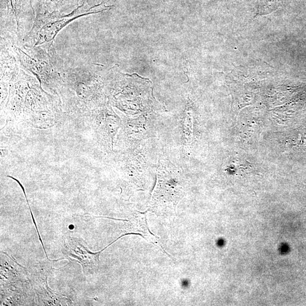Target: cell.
I'll return each mask as SVG.
<instances>
[{"mask_svg":"<svg viewBox=\"0 0 306 306\" xmlns=\"http://www.w3.org/2000/svg\"><path fill=\"white\" fill-rule=\"evenodd\" d=\"M36 77L23 68L10 81L5 112L15 117H49L57 112L59 102L41 88Z\"/></svg>","mask_w":306,"mask_h":306,"instance_id":"cell-1","label":"cell"},{"mask_svg":"<svg viewBox=\"0 0 306 306\" xmlns=\"http://www.w3.org/2000/svg\"><path fill=\"white\" fill-rule=\"evenodd\" d=\"M99 67L95 64L67 66L59 91L65 108L72 112H89L98 106L103 87V71Z\"/></svg>","mask_w":306,"mask_h":306,"instance_id":"cell-2","label":"cell"},{"mask_svg":"<svg viewBox=\"0 0 306 306\" xmlns=\"http://www.w3.org/2000/svg\"><path fill=\"white\" fill-rule=\"evenodd\" d=\"M9 41L21 67L36 77L51 94L59 96L67 66L53 43L34 46Z\"/></svg>","mask_w":306,"mask_h":306,"instance_id":"cell-3","label":"cell"},{"mask_svg":"<svg viewBox=\"0 0 306 306\" xmlns=\"http://www.w3.org/2000/svg\"><path fill=\"white\" fill-rule=\"evenodd\" d=\"M111 7L106 6L104 3L92 7L83 3L68 14L54 12L36 14L33 28L24 39L23 44L38 46L53 43L58 33L74 20L85 15L105 11Z\"/></svg>","mask_w":306,"mask_h":306,"instance_id":"cell-4","label":"cell"},{"mask_svg":"<svg viewBox=\"0 0 306 306\" xmlns=\"http://www.w3.org/2000/svg\"><path fill=\"white\" fill-rule=\"evenodd\" d=\"M1 38L11 43H23L34 24L35 17L24 8V0H3Z\"/></svg>","mask_w":306,"mask_h":306,"instance_id":"cell-5","label":"cell"},{"mask_svg":"<svg viewBox=\"0 0 306 306\" xmlns=\"http://www.w3.org/2000/svg\"><path fill=\"white\" fill-rule=\"evenodd\" d=\"M166 163H161L158 171V183L151 198V208H166L176 212L183 196L182 187L178 172L171 167L168 170Z\"/></svg>","mask_w":306,"mask_h":306,"instance_id":"cell-6","label":"cell"},{"mask_svg":"<svg viewBox=\"0 0 306 306\" xmlns=\"http://www.w3.org/2000/svg\"><path fill=\"white\" fill-rule=\"evenodd\" d=\"M103 250L92 252L80 239L68 236L64 241L62 252L68 258H71L80 263L84 274L89 276L98 271L99 256Z\"/></svg>","mask_w":306,"mask_h":306,"instance_id":"cell-7","label":"cell"},{"mask_svg":"<svg viewBox=\"0 0 306 306\" xmlns=\"http://www.w3.org/2000/svg\"><path fill=\"white\" fill-rule=\"evenodd\" d=\"M49 268V267H48ZM48 268L43 270V268H39L40 270L37 272H33L31 277V283H32L38 295L40 305H70L72 302L67 298L60 296L55 293L50 289L48 283L49 271Z\"/></svg>","mask_w":306,"mask_h":306,"instance_id":"cell-8","label":"cell"},{"mask_svg":"<svg viewBox=\"0 0 306 306\" xmlns=\"http://www.w3.org/2000/svg\"><path fill=\"white\" fill-rule=\"evenodd\" d=\"M127 222L125 228L126 235H139L152 244L159 246L156 236L149 230L145 214L137 213Z\"/></svg>","mask_w":306,"mask_h":306,"instance_id":"cell-9","label":"cell"},{"mask_svg":"<svg viewBox=\"0 0 306 306\" xmlns=\"http://www.w3.org/2000/svg\"><path fill=\"white\" fill-rule=\"evenodd\" d=\"M281 0H258L257 12L260 14L270 13L280 6Z\"/></svg>","mask_w":306,"mask_h":306,"instance_id":"cell-10","label":"cell"}]
</instances>
